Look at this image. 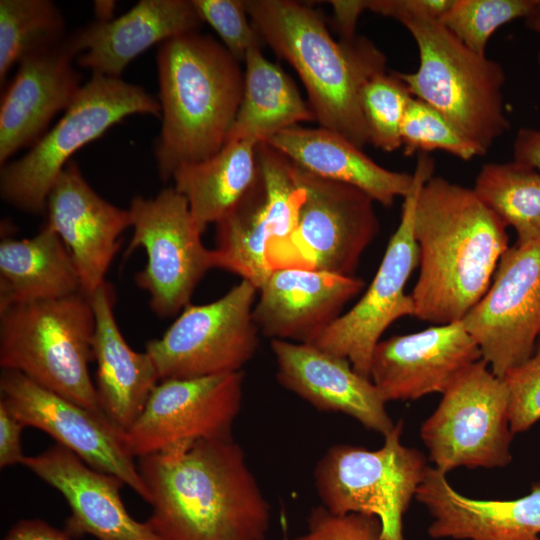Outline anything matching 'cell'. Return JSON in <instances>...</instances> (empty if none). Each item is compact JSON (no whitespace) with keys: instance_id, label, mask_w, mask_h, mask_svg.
<instances>
[{"instance_id":"obj_42","label":"cell","mask_w":540,"mask_h":540,"mask_svg":"<svg viewBox=\"0 0 540 540\" xmlns=\"http://www.w3.org/2000/svg\"><path fill=\"white\" fill-rule=\"evenodd\" d=\"M513 160L540 172V128L518 130L513 143Z\"/></svg>"},{"instance_id":"obj_4","label":"cell","mask_w":540,"mask_h":540,"mask_svg":"<svg viewBox=\"0 0 540 540\" xmlns=\"http://www.w3.org/2000/svg\"><path fill=\"white\" fill-rule=\"evenodd\" d=\"M162 126L155 148L162 181L225 145L244 88L239 61L209 35L184 34L158 46Z\"/></svg>"},{"instance_id":"obj_15","label":"cell","mask_w":540,"mask_h":540,"mask_svg":"<svg viewBox=\"0 0 540 540\" xmlns=\"http://www.w3.org/2000/svg\"><path fill=\"white\" fill-rule=\"evenodd\" d=\"M461 321L497 377L533 357L540 338V239L506 250L488 290Z\"/></svg>"},{"instance_id":"obj_41","label":"cell","mask_w":540,"mask_h":540,"mask_svg":"<svg viewBox=\"0 0 540 540\" xmlns=\"http://www.w3.org/2000/svg\"><path fill=\"white\" fill-rule=\"evenodd\" d=\"M4 540H73L64 530H58L41 519H22L6 533Z\"/></svg>"},{"instance_id":"obj_37","label":"cell","mask_w":540,"mask_h":540,"mask_svg":"<svg viewBox=\"0 0 540 540\" xmlns=\"http://www.w3.org/2000/svg\"><path fill=\"white\" fill-rule=\"evenodd\" d=\"M293 540H383L382 524L375 516L339 515L319 505L309 513L307 530Z\"/></svg>"},{"instance_id":"obj_27","label":"cell","mask_w":540,"mask_h":540,"mask_svg":"<svg viewBox=\"0 0 540 540\" xmlns=\"http://www.w3.org/2000/svg\"><path fill=\"white\" fill-rule=\"evenodd\" d=\"M265 143L308 172L355 186L386 207L392 206L397 197L404 198L413 187V173L380 166L361 148L322 127L294 126Z\"/></svg>"},{"instance_id":"obj_36","label":"cell","mask_w":540,"mask_h":540,"mask_svg":"<svg viewBox=\"0 0 540 540\" xmlns=\"http://www.w3.org/2000/svg\"><path fill=\"white\" fill-rule=\"evenodd\" d=\"M202 22L208 23L219 35L223 46L239 62L247 52L260 46L261 37L241 0H192Z\"/></svg>"},{"instance_id":"obj_33","label":"cell","mask_w":540,"mask_h":540,"mask_svg":"<svg viewBox=\"0 0 540 540\" xmlns=\"http://www.w3.org/2000/svg\"><path fill=\"white\" fill-rule=\"evenodd\" d=\"M412 94L398 72L368 80L360 94L369 143L386 152L401 148L402 122Z\"/></svg>"},{"instance_id":"obj_25","label":"cell","mask_w":540,"mask_h":540,"mask_svg":"<svg viewBox=\"0 0 540 540\" xmlns=\"http://www.w3.org/2000/svg\"><path fill=\"white\" fill-rule=\"evenodd\" d=\"M415 496L433 518L432 538L540 540V482L518 499L478 500L458 493L445 473L428 466Z\"/></svg>"},{"instance_id":"obj_6","label":"cell","mask_w":540,"mask_h":540,"mask_svg":"<svg viewBox=\"0 0 540 540\" xmlns=\"http://www.w3.org/2000/svg\"><path fill=\"white\" fill-rule=\"evenodd\" d=\"M399 22L419 54L417 70L398 72L399 77L413 97L438 110L486 154L510 127L504 109L503 67L470 50L437 19L410 16Z\"/></svg>"},{"instance_id":"obj_12","label":"cell","mask_w":540,"mask_h":540,"mask_svg":"<svg viewBox=\"0 0 540 540\" xmlns=\"http://www.w3.org/2000/svg\"><path fill=\"white\" fill-rule=\"evenodd\" d=\"M434 168L428 153L418 154L413 187L403 198L400 223L372 282L359 301L312 344L347 359L358 374L369 379L372 355L381 335L397 319L415 316L413 299L405 293L406 283L419 265L414 213L420 190L433 176Z\"/></svg>"},{"instance_id":"obj_40","label":"cell","mask_w":540,"mask_h":540,"mask_svg":"<svg viewBox=\"0 0 540 540\" xmlns=\"http://www.w3.org/2000/svg\"><path fill=\"white\" fill-rule=\"evenodd\" d=\"M25 426L0 403V468L21 464L25 458L21 435Z\"/></svg>"},{"instance_id":"obj_9","label":"cell","mask_w":540,"mask_h":540,"mask_svg":"<svg viewBox=\"0 0 540 540\" xmlns=\"http://www.w3.org/2000/svg\"><path fill=\"white\" fill-rule=\"evenodd\" d=\"M292 170L304 198L292 235L268 251L271 268L308 267L354 276L379 231L375 201L355 186L319 177L293 162Z\"/></svg>"},{"instance_id":"obj_26","label":"cell","mask_w":540,"mask_h":540,"mask_svg":"<svg viewBox=\"0 0 540 540\" xmlns=\"http://www.w3.org/2000/svg\"><path fill=\"white\" fill-rule=\"evenodd\" d=\"M90 301L96 320L93 358L97 364L95 387L99 405L104 416L126 432L160 379L150 355L134 351L122 336L114 316L112 286L105 281Z\"/></svg>"},{"instance_id":"obj_20","label":"cell","mask_w":540,"mask_h":540,"mask_svg":"<svg viewBox=\"0 0 540 540\" xmlns=\"http://www.w3.org/2000/svg\"><path fill=\"white\" fill-rule=\"evenodd\" d=\"M70 35L60 43L25 57L6 88L0 105V164L24 147H32L51 120L71 105L82 75Z\"/></svg>"},{"instance_id":"obj_5","label":"cell","mask_w":540,"mask_h":540,"mask_svg":"<svg viewBox=\"0 0 540 540\" xmlns=\"http://www.w3.org/2000/svg\"><path fill=\"white\" fill-rule=\"evenodd\" d=\"M95 327L83 293L10 306L0 311V367L104 416L89 372Z\"/></svg>"},{"instance_id":"obj_38","label":"cell","mask_w":540,"mask_h":540,"mask_svg":"<svg viewBox=\"0 0 540 540\" xmlns=\"http://www.w3.org/2000/svg\"><path fill=\"white\" fill-rule=\"evenodd\" d=\"M509 392V425L513 434L540 419V360L532 357L503 377Z\"/></svg>"},{"instance_id":"obj_35","label":"cell","mask_w":540,"mask_h":540,"mask_svg":"<svg viewBox=\"0 0 540 540\" xmlns=\"http://www.w3.org/2000/svg\"><path fill=\"white\" fill-rule=\"evenodd\" d=\"M401 148L408 157L435 150L465 161L485 155L438 110L415 97L411 98L402 122Z\"/></svg>"},{"instance_id":"obj_8","label":"cell","mask_w":540,"mask_h":540,"mask_svg":"<svg viewBox=\"0 0 540 540\" xmlns=\"http://www.w3.org/2000/svg\"><path fill=\"white\" fill-rule=\"evenodd\" d=\"M402 427L395 424L377 450L334 445L314 469L321 505L334 514L377 517L383 540H404L403 516L428 467L422 453L401 443Z\"/></svg>"},{"instance_id":"obj_13","label":"cell","mask_w":540,"mask_h":540,"mask_svg":"<svg viewBox=\"0 0 540 540\" xmlns=\"http://www.w3.org/2000/svg\"><path fill=\"white\" fill-rule=\"evenodd\" d=\"M128 210L133 234L125 253L143 248L147 255L146 266L135 275L136 284L148 292L157 316H174L189 304L200 280L214 268L213 250L202 243L188 203L174 187L153 198L136 196Z\"/></svg>"},{"instance_id":"obj_29","label":"cell","mask_w":540,"mask_h":540,"mask_svg":"<svg viewBox=\"0 0 540 540\" xmlns=\"http://www.w3.org/2000/svg\"><path fill=\"white\" fill-rule=\"evenodd\" d=\"M258 144L251 139L228 142L212 157L173 174L174 188L186 199L202 233L229 213L254 184Z\"/></svg>"},{"instance_id":"obj_10","label":"cell","mask_w":540,"mask_h":540,"mask_svg":"<svg viewBox=\"0 0 540 540\" xmlns=\"http://www.w3.org/2000/svg\"><path fill=\"white\" fill-rule=\"evenodd\" d=\"M257 294L251 282L241 279L211 303L188 304L160 339L146 344L160 381L241 371L259 344L253 318Z\"/></svg>"},{"instance_id":"obj_32","label":"cell","mask_w":540,"mask_h":540,"mask_svg":"<svg viewBox=\"0 0 540 540\" xmlns=\"http://www.w3.org/2000/svg\"><path fill=\"white\" fill-rule=\"evenodd\" d=\"M65 24L50 0L0 1V83L25 57L65 39Z\"/></svg>"},{"instance_id":"obj_46","label":"cell","mask_w":540,"mask_h":540,"mask_svg":"<svg viewBox=\"0 0 540 540\" xmlns=\"http://www.w3.org/2000/svg\"><path fill=\"white\" fill-rule=\"evenodd\" d=\"M533 357L540 360V338H539L538 343L536 345V349H535Z\"/></svg>"},{"instance_id":"obj_1","label":"cell","mask_w":540,"mask_h":540,"mask_svg":"<svg viewBox=\"0 0 540 540\" xmlns=\"http://www.w3.org/2000/svg\"><path fill=\"white\" fill-rule=\"evenodd\" d=\"M161 540H265L271 510L241 446L201 440L138 458Z\"/></svg>"},{"instance_id":"obj_19","label":"cell","mask_w":540,"mask_h":540,"mask_svg":"<svg viewBox=\"0 0 540 540\" xmlns=\"http://www.w3.org/2000/svg\"><path fill=\"white\" fill-rule=\"evenodd\" d=\"M364 288L362 279L308 267L275 268L258 289L253 318L272 338L313 344Z\"/></svg>"},{"instance_id":"obj_28","label":"cell","mask_w":540,"mask_h":540,"mask_svg":"<svg viewBox=\"0 0 540 540\" xmlns=\"http://www.w3.org/2000/svg\"><path fill=\"white\" fill-rule=\"evenodd\" d=\"M83 293L73 258L46 223L33 237L0 243V311L10 306Z\"/></svg>"},{"instance_id":"obj_7","label":"cell","mask_w":540,"mask_h":540,"mask_svg":"<svg viewBox=\"0 0 540 540\" xmlns=\"http://www.w3.org/2000/svg\"><path fill=\"white\" fill-rule=\"evenodd\" d=\"M134 114L161 117L159 100L121 78L92 74L53 128L24 156L1 166L2 199L24 212L43 213L49 193L71 156Z\"/></svg>"},{"instance_id":"obj_17","label":"cell","mask_w":540,"mask_h":540,"mask_svg":"<svg viewBox=\"0 0 540 540\" xmlns=\"http://www.w3.org/2000/svg\"><path fill=\"white\" fill-rule=\"evenodd\" d=\"M242 371L160 381L126 431L135 458L201 440L232 438L243 398Z\"/></svg>"},{"instance_id":"obj_45","label":"cell","mask_w":540,"mask_h":540,"mask_svg":"<svg viewBox=\"0 0 540 540\" xmlns=\"http://www.w3.org/2000/svg\"><path fill=\"white\" fill-rule=\"evenodd\" d=\"M113 1H96L95 11L99 21L110 20L114 9Z\"/></svg>"},{"instance_id":"obj_24","label":"cell","mask_w":540,"mask_h":540,"mask_svg":"<svg viewBox=\"0 0 540 540\" xmlns=\"http://www.w3.org/2000/svg\"><path fill=\"white\" fill-rule=\"evenodd\" d=\"M202 23L192 0H141L121 16L97 20L70 37L79 52L78 66L120 78L148 48L197 32Z\"/></svg>"},{"instance_id":"obj_11","label":"cell","mask_w":540,"mask_h":540,"mask_svg":"<svg viewBox=\"0 0 540 540\" xmlns=\"http://www.w3.org/2000/svg\"><path fill=\"white\" fill-rule=\"evenodd\" d=\"M509 392L485 360L467 369L444 393L420 435L436 469L504 467L512 460Z\"/></svg>"},{"instance_id":"obj_21","label":"cell","mask_w":540,"mask_h":540,"mask_svg":"<svg viewBox=\"0 0 540 540\" xmlns=\"http://www.w3.org/2000/svg\"><path fill=\"white\" fill-rule=\"evenodd\" d=\"M22 465L65 498L70 516L64 531L72 538L97 540H161L147 522L135 520L120 496L124 482L93 469L69 449L55 443L25 456Z\"/></svg>"},{"instance_id":"obj_22","label":"cell","mask_w":540,"mask_h":540,"mask_svg":"<svg viewBox=\"0 0 540 540\" xmlns=\"http://www.w3.org/2000/svg\"><path fill=\"white\" fill-rule=\"evenodd\" d=\"M46 211V224L70 252L82 292L90 298L105 282V275L120 248V237L131 227L129 210L99 196L71 160L49 193Z\"/></svg>"},{"instance_id":"obj_39","label":"cell","mask_w":540,"mask_h":540,"mask_svg":"<svg viewBox=\"0 0 540 540\" xmlns=\"http://www.w3.org/2000/svg\"><path fill=\"white\" fill-rule=\"evenodd\" d=\"M453 0H365L366 10L397 21L404 17L425 16L439 20Z\"/></svg>"},{"instance_id":"obj_18","label":"cell","mask_w":540,"mask_h":540,"mask_svg":"<svg viewBox=\"0 0 540 540\" xmlns=\"http://www.w3.org/2000/svg\"><path fill=\"white\" fill-rule=\"evenodd\" d=\"M482 359L462 321L380 341L373 352L370 380L385 402L443 394Z\"/></svg>"},{"instance_id":"obj_30","label":"cell","mask_w":540,"mask_h":540,"mask_svg":"<svg viewBox=\"0 0 540 540\" xmlns=\"http://www.w3.org/2000/svg\"><path fill=\"white\" fill-rule=\"evenodd\" d=\"M244 62L242 100L226 143L265 142L285 129L315 120L295 83L263 55L260 46L252 47Z\"/></svg>"},{"instance_id":"obj_14","label":"cell","mask_w":540,"mask_h":540,"mask_svg":"<svg viewBox=\"0 0 540 540\" xmlns=\"http://www.w3.org/2000/svg\"><path fill=\"white\" fill-rule=\"evenodd\" d=\"M258 176L244 197L216 223L214 268L238 274L257 289L272 268L268 251L292 235L303 189L292 162L265 142L257 146Z\"/></svg>"},{"instance_id":"obj_16","label":"cell","mask_w":540,"mask_h":540,"mask_svg":"<svg viewBox=\"0 0 540 540\" xmlns=\"http://www.w3.org/2000/svg\"><path fill=\"white\" fill-rule=\"evenodd\" d=\"M0 403L25 427L50 435L95 470L121 479L143 500L150 492L130 452L126 432L15 371L2 370Z\"/></svg>"},{"instance_id":"obj_23","label":"cell","mask_w":540,"mask_h":540,"mask_svg":"<svg viewBox=\"0 0 540 540\" xmlns=\"http://www.w3.org/2000/svg\"><path fill=\"white\" fill-rule=\"evenodd\" d=\"M276 378L321 411L340 412L385 436L395 426L373 382L350 362L312 344L272 340Z\"/></svg>"},{"instance_id":"obj_34","label":"cell","mask_w":540,"mask_h":540,"mask_svg":"<svg viewBox=\"0 0 540 540\" xmlns=\"http://www.w3.org/2000/svg\"><path fill=\"white\" fill-rule=\"evenodd\" d=\"M537 0H453L439 22L473 52L486 56L501 26L525 18Z\"/></svg>"},{"instance_id":"obj_31","label":"cell","mask_w":540,"mask_h":540,"mask_svg":"<svg viewBox=\"0 0 540 540\" xmlns=\"http://www.w3.org/2000/svg\"><path fill=\"white\" fill-rule=\"evenodd\" d=\"M480 200L517 235L515 244L540 239V172L521 162H491L473 187Z\"/></svg>"},{"instance_id":"obj_2","label":"cell","mask_w":540,"mask_h":540,"mask_svg":"<svg viewBox=\"0 0 540 540\" xmlns=\"http://www.w3.org/2000/svg\"><path fill=\"white\" fill-rule=\"evenodd\" d=\"M506 229L473 188L430 177L414 213L420 266L410 294L415 317L434 325L461 321L488 290L509 248Z\"/></svg>"},{"instance_id":"obj_44","label":"cell","mask_w":540,"mask_h":540,"mask_svg":"<svg viewBox=\"0 0 540 540\" xmlns=\"http://www.w3.org/2000/svg\"><path fill=\"white\" fill-rule=\"evenodd\" d=\"M526 27L539 37L540 41V0H537L530 13L524 18ZM538 65L540 68V48L538 52Z\"/></svg>"},{"instance_id":"obj_43","label":"cell","mask_w":540,"mask_h":540,"mask_svg":"<svg viewBox=\"0 0 540 540\" xmlns=\"http://www.w3.org/2000/svg\"><path fill=\"white\" fill-rule=\"evenodd\" d=\"M332 6L341 39H352L360 15L366 10L365 0H333Z\"/></svg>"},{"instance_id":"obj_3","label":"cell","mask_w":540,"mask_h":540,"mask_svg":"<svg viewBox=\"0 0 540 540\" xmlns=\"http://www.w3.org/2000/svg\"><path fill=\"white\" fill-rule=\"evenodd\" d=\"M262 41L297 72L319 127L359 148L369 143L360 94L365 83L386 71L384 53L369 39L336 41L322 15L292 0H245Z\"/></svg>"}]
</instances>
